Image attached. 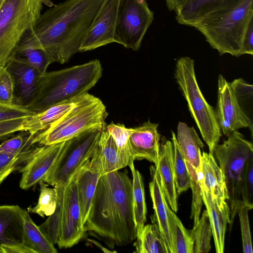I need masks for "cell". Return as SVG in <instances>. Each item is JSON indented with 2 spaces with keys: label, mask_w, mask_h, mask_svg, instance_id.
<instances>
[{
  "label": "cell",
  "mask_w": 253,
  "mask_h": 253,
  "mask_svg": "<svg viewBox=\"0 0 253 253\" xmlns=\"http://www.w3.org/2000/svg\"><path fill=\"white\" fill-rule=\"evenodd\" d=\"M104 0H66L41 14L19 44L44 50L53 62L67 63L79 50Z\"/></svg>",
  "instance_id": "6da1fadb"
},
{
  "label": "cell",
  "mask_w": 253,
  "mask_h": 253,
  "mask_svg": "<svg viewBox=\"0 0 253 253\" xmlns=\"http://www.w3.org/2000/svg\"><path fill=\"white\" fill-rule=\"evenodd\" d=\"M84 229L100 237L111 249L135 240L132 184L126 170L101 175Z\"/></svg>",
  "instance_id": "7a4b0ae2"
},
{
  "label": "cell",
  "mask_w": 253,
  "mask_h": 253,
  "mask_svg": "<svg viewBox=\"0 0 253 253\" xmlns=\"http://www.w3.org/2000/svg\"><path fill=\"white\" fill-rule=\"evenodd\" d=\"M98 59L65 69L46 72L27 108L38 113L48 108L88 93L101 78Z\"/></svg>",
  "instance_id": "3957f363"
},
{
  "label": "cell",
  "mask_w": 253,
  "mask_h": 253,
  "mask_svg": "<svg viewBox=\"0 0 253 253\" xmlns=\"http://www.w3.org/2000/svg\"><path fill=\"white\" fill-rule=\"evenodd\" d=\"M222 173L230 208V229L239 209L249 204L244 193V180L248 163L253 158V143L238 130L228 136L222 144H217L214 152Z\"/></svg>",
  "instance_id": "277c9868"
},
{
  "label": "cell",
  "mask_w": 253,
  "mask_h": 253,
  "mask_svg": "<svg viewBox=\"0 0 253 253\" xmlns=\"http://www.w3.org/2000/svg\"><path fill=\"white\" fill-rule=\"evenodd\" d=\"M253 20V0H242L233 8L206 18L195 28L220 55L244 54L245 33Z\"/></svg>",
  "instance_id": "5b68a950"
},
{
  "label": "cell",
  "mask_w": 253,
  "mask_h": 253,
  "mask_svg": "<svg viewBox=\"0 0 253 253\" xmlns=\"http://www.w3.org/2000/svg\"><path fill=\"white\" fill-rule=\"evenodd\" d=\"M107 115L106 106L99 98L84 94L47 128L36 133L33 143L48 145L66 141L90 129H103Z\"/></svg>",
  "instance_id": "8992f818"
},
{
  "label": "cell",
  "mask_w": 253,
  "mask_h": 253,
  "mask_svg": "<svg viewBox=\"0 0 253 253\" xmlns=\"http://www.w3.org/2000/svg\"><path fill=\"white\" fill-rule=\"evenodd\" d=\"M174 76L190 113L208 146L209 153L213 156L221 132L215 110L207 102L199 86L193 59L187 56L179 58L176 62Z\"/></svg>",
  "instance_id": "52a82bcc"
},
{
  "label": "cell",
  "mask_w": 253,
  "mask_h": 253,
  "mask_svg": "<svg viewBox=\"0 0 253 253\" xmlns=\"http://www.w3.org/2000/svg\"><path fill=\"white\" fill-rule=\"evenodd\" d=\"M44 0H3L0 6V67L14 54L22 38L41 15Z\"/></svg>",
  "instance_id": "ba28073f"
},
{
  "label": "cell",
  "mask_w": 253,
  "mask_h": 253,
  "mask_svg": "<svg viewBox=\"0 0 253 253\" xmlns=\"http://www.w3.org/2000/svg\"><path fill=\"white\" fill-rule=\"evenodd\" d=\"M102 130L90 129L66 141L43 181L54 187L66 186L82 165L92 157Z\"/></svg>",
  "instance_id": "9c48e42d"
},
{
  "label": "cell",
  "mask_w": 253,
  "mask_h": 253,
  "mask_svg": "<svg viewBox=\"0 0 253 253\" xmlns=\"http://www.w3.org/2000/svg\"><path fill=\"white\" fill-rule=\"evenodd\" d=\"M154 18L146 0H119L114 42L137 51Z\"/></svg>",
  "instance_id": "30bf717a"
},
{
  "label": "cell",
  "mask_w": 253,
  "mask_h": 253,
  "mask_svg": "<svg viewBox=\"0 0 253 253\" xmlns=\"http://www.w3.org/2000/svg\"><path fill=\"white\" fill-rule=\"evenodd\" d=\"M221 132L228 136L240 128L249 127L252 134L253 121L238 102L231 83L222 75L218 79L217 102L215 110Z\"/></svg>",
  "instance_id": "8fae6325"
},
{
  "label": "cell",
  "mask_w": 253,
  "mask_h": 253,
  "mask_svg": "<svg viewBox=\"0 0 253 253\" xmlns=\"http://www.w3.org/2000/svg\"><path fill=\"white\" fill-rule=\"evenodd\" d=\"M85 233L74 175L63 193L61 225L57 245L59 248H71L78 243Z\"/></svg>",
  "instance_id": "7c38bea8"
},
{
  "label": "cell",
  "mask_w": 253,
  "mask_h": 253,
  "mask_svg": "<svg viewBox=\"0 0 253 253\" xmlns=\"http://www.w3.org/2000/svg\"><path fill=\"white\" fill-rule=\"evenodd\" d=\"M65 141L35 147L29 160L20 169L22 177L20 187L26 190L41 181L55 164Z\"/></svg>",
  "instance_id": "4fadbf2b"
},
{
  "label": "cell",
  "mask_w": 253,
  "mask_h": 253,
  "mask_svg": "<svg viewBox=\"0 0 253 253\" xmlns=\"http://www.w3.org/2000/svg\"><path fill=\"white\" fill-rule=\"evenodd\" d=\"M119 0H104L79 51L94 49L114 42V34Z\"/></svg>",
  "instance_id": "5bb4252c"
},
{
  "label": "cell",
  "mask_w": 253,
  "mask_h": 253,
  "mask_svg": "<svg viewBox=\"0 0 253 253\" xmlns=\"http://www.w3.org/2000/svg\"><path fill=\"white\" fill-rule=\"evenodd\" d=\"M102 174L99 154L96 149L74 175L82 222L84 225L91 206L96 188Z\"/></svg>",
  "instance_id": "9a60e30c"
},
{
  "label": "cell",
  "mask_w": 253,
  "mask_h": 253,
  "mask_svg": "<svg viewBox=\"0 0 253 253\" xmlns=\"http://www.w3.org/2000/svg\"><path fill=\"white\" fill-rule=\"evenodd\" d=\"M242 0H187L175 11L177 22L195 28L207 17L230 10Z\"/></svg>",
  "instance_id": "2e32d148"
},
{
  "label": "cell",
  "mask_w": 253,
  "mask_h": 253,
  "mask_svg": "<svg viewBox=\"0 0 253 253\" xmlns=\"http://www.w3.org/2000/svg\"><path fill=\"white\" fill-rule=\"evenodd\" d=\"M5 67L13 81V103L27 107L36 93L42 75L35 68L14 59L9 60Z\"/></svg>",
  "instance_id": "e0dca14e"
},
{
  "label": "cell",
  "mask_w": 253,
  "mask_h": 253,
  "mask_svg": "<svg viewBox=\"0 0 253 253\" xmlns=\"http://www.w3.org/2000/svg\"><path fill=\"white\" fill-rule=\"evenodd\" d=\"M158 124L149 121L141 126L131 128L128 142L132 159H145L154 163L158 161L160 135L158 131Z\"/></svg>",
  "instance_id": "ac0fdd59"
},
{
  "label": "cell",
  "mask_w": 253,
  "mask_h": 253,
  "mask_svg": "<svg viewBox=\"0 0 253 253\" xmlns=\"http://www.w3.org/2000/svg\"><path fill=\"white\" fill-rule=\"evenodd\" d=\"M201 160V172H199L201 186L210 193L219 208H222L227 204L228 196L221 169L210 153L203 152Z\"/></svg>",
  "instance_id": "d6986e66"
},
{
  "label": "cell",
  "mask_w": 253,
  "mask_h": 253,
  "mask_svg": "<svg viewBox=\"0 0 253 253\" xmlns=\"http://www.w3.org/2000/svg\"><path fill=\"white\" fill-rule=\"evenodd\" d=\"M155 167L159 175L166 201L170 209L176 212L178 210L177 193L173 167L172 144L165 137L160 143L158 161Z\"/></svg>",
  "instance_id": "ffe728a7"
},
{
  "label": "cell",
  "mask_w": 253,
  "mask_h": 253,
  "mask_svg": "<svg viewBox=\"0 0 253 253\" xmlns=\"http://www.w3.org/2000/svg\"><path fill=\"white\" fill-rule=\"evenodd\" d=\"M150 171L151 180L149 183V190L154 211V213L151 216V220L155 222L158 226L165 240L169 253H172L169 231L168 210L169 206L166 201L160 178L155 167L151 166Z\"/></svg>",
  "instance_id": "44dd1931"
},
{
  "label": "cell",
  "mask_w": 253,
  "mask_h": 253,
  "mask_svg": "<svg viewBox=\"0 0 253 253\" xmlns=\"http://www.w3.org/2000/svg\"><path fill=\"white\" fill-rule=\"evenodd\" d=\"M23 210L18 206H0V247L25 244Z\"/></svg>",
  "instance_id": "7402d4cb"
},
{
  "label": "cell",
  "mask_w": 253,
  "mask_h": 253,
  "mask_svg": "<svg viewBox=\"0 0 253 253\" xmlns=\"http://www.w3.org/2000/svg\"><path fill=\"white\" fill-rule=\"evenodd\" d=\"M203 201L209 214L212 226L215 251L223 253L227 225L230 223V208L226 204L222 208H219L215 199L209 192L202 188Z\"/></svg>",
  "instance_id": "603a6c76"
},
{
  "label": "cell",
  "mask_w": 253,
  "mask_h": 253,
  "mask_svg": "<svg viewBox=\"0 0 253 253\" xmlns=\"http://www.w3.org/2000/svg\"><path fill=\"white\" fill-rule=\"evenodd\" d=\"M180 151L185 161L191 165L196 172L201 171V149L204 144L193 127L179 122L176 136Z\"/></svg>",
  "instance_id": "cb8c5ba5"
},
{
  "label": "cell",
  "mask_w": 253,
  "mask_h": 253,
  "mask_svg": "<svg viewBox=\"0 0 253 253\" xmlns=\"http://www.w3.org/2000/svg\"><path fill=\"white\" fill-rule=\"evenodd\" d=\"M80 96L52 106L42 112L27 118L24 123V131L35 135L45 129L71 108Z\"/></svg>",
  "instance_id": "d4e9b609"
},
{
  "label": "cell",
  "mask_w": 253,
  "mask_h": 253,
  "mask_svg": "<svg viewBox=\"0 0 253 253\" xmlns=\"http://www.w3.org/2000/svg\"><path fill=\"white\" fill-rule=\"evenodd\" d=\"M96 149L100 156L102 174L127 166L121 157L113 139L105 127L101 131Z\"/></svg>",
  "instance_id": "484cf974"
},
{
  "label": "cell",
  "mask_w": 253,
  "mask_h": 253,
  "mask_svg": "<svg viewBox=\"0 0 253 253\" xmlns=\"http://www.w3.org/2000/svg\"><path fill=\"white\" fill-rule=\"evenodd\" d=\"M147 224L136 233L134 243L138 253H169L165 240L157 224Z\"/></svg>",
  "instance_id": "4316f807"
},
{
  "label": "cell",
  "mask_w": 253,
  "mask_h": 253,
  "mask_svg": "<svg viewBox=\"0 0 253 253\" xmlns=\"http://www.w3.org/2000/svg\"><path fill=\"white\" fill-rule=\"evenodd\" d=\"M24 244L36 253H57L53 244L31 218L27 211L22 212Z\"/></svg>",
  "instance_id": "83f0119b"
},
{
  "label": "cell",
  "mask_w": 253,
  "mask_h": 253,
  "mask_svg": "<svg viewBox=\"0 0 253 253\" xmlns=\"http://www.w3.org/2000/svg\"><path fill=\"white\" fill-rule=\"evenodd\" d=\"M168 211L169 231L172 253H193V242L189 230L184 227L169 207Z\"/></svg>",
  "instance_id": "f1b7e54d"
},
{
  "label": "cell",
  "mask_w": 253,
  "mask_h": 253,
  "mask_svg": "<svg viewBox=\"0 0 253 253\" xmlns=\"http://www.w3.org/2000/svg\"><path fill=\"white\" fill-rule=\"evenodd\" d=\"M129 167L132 175L133 210L137 233L144 226L146 221L147 208L142 176L139 171L135 169L133 163Z\"/></svg>",
  "instance_id": "f546056e"
},
{
  "label": "cell",
  "mask_w": 253,
  "mask_h": 253,
  "mask_svg": "<svg viewBox=\"0 0 253 253\" xmlns=\"http://www.w3.org/2000/svg\"><path fill=\"white\" fill-rule=\"evenodd\" d=\"M11 59L27 64L43 75L53 61L43 50L19 44Z\"/></svg>",
  "instance_id": "4dcf8cb0"
},
{
  "label": "cell",
  "mask_w": 253,
  "mask_h": 253,
  "mask_svg": "<svg viewBox=\"0 0 253 253\" xmlns=\"http://www.w3.org/2000/svg\"><path fill=\"white\" fill-rule=\"evenodd\" d=\"M193 242V253H208L211 249L213 235L210 217L207 210L203 211L198 222L189 230Z\"/></svg>",
  "instance_id": "1f68e13d"
},
{
  "label": "cell",
  "mask_w": 253,
  "mask_h": 253,
  "mask_svg": "<svg viewBox=\"0 0 253 253\" xmlns=\"http://www.w3.org/2000/svg\"><path fill=\"white\" fill-rule=\"evenodd\" d=\"M173 149V167L177 193L180 194L190 187L191 178L186 161L180 151L175 134L171 132Z\"/></svg>",
  "instance_id": "d6a6232c"
},
{
  "label": "cell",
  "mask_w": 253,
  "mask_h": 253,
  "mask_svg": "<svg viewBox=\"0 0 253 253\" xmlns=\"http://www.w3.org/2000/svg\"><path fill=\"white\" fill-rule=\"evenodd\" d=\"M105 128L113 139L120 155L127 166L133 163L129 146L128 138L131 128L126 127L123 124H114L113 122L106 125Z\"/></svg>",
  "instance_id": "836d02e7"
},
{
  "label": "cell",
  "mask_w": 253,
  "mask_h": 253,
  "mask_svg": "<svg viewBox=\"0 0 253 253\" xmlns=\"http://www.w3.org/2000/svg\"><path fill=\"white\" fill-rule=\"evenodd\" d=\"M40 194L37 205L28 209L30 212L36 213L42 217L49 216L54 211L57 203L56 188H51L44 181L40 182Z\"/></svg>",
  "instance_id": "e575fe53"
},
{
  "label": "cell",
  "mask_w": 253,
  "mask_h": 253,
  "mask_svg": "<svg viewBox=\"0 0 253 253\" xmlns=\"http://www.w3.org/2000/svg\"><path fill=\"white\" fill-rule=\"evenodd\" d=\"M35 147L17 155L0 153V184L13 171L20 169L32 155Z\"/></svg>",
  "instance_id": "d590c367"
},
{
  "label": "cell",
  "mask_w": 253,
  "mask_h": 253,
  "mask_svg": "<svg viewBox=\"0 0 253 253\" xmlns=\"http://www.w3.org/2000/svg\"><path fill=\"white\" fill-rule=\"evenodd\" d=\"M25 131L2 143L0 145V153L17 155L32 148L34 146L33 141L35 135Z\"/></svg>",
  "instance_id": "8d00e7d4"
},
{
  "label": "cell",
  "mask_w": 253,
  "mask_h": 253,
  "mask_svg": "<svg viewBox=\"0 0 253 253\" xmlns=\"http://www.w3.org/2000/svg\"><path fill=\"white\" fill-rule=\"evenodd\" d=\"M186 164L191 178L190 188L192 192V200L190 218L193 219L194 226L200 219L201 209L203 203L202 191L199 181V172L186 161Z\"/></svg>",
  "instance_id": "74e56055"
},
{
  "label": "cell",
  "mask_w": 253,
  "mask_h": 253,
  "mask_svg": "<svg viewBox=\"0 0 253 253\" xmlns=\"http://www.w3.org/2000/svg\"><path fill=\"white\" fill-rule=\"evenodd\" d=\"M253 206L245 205L241 207L238 211L242 238L243 252L244 253H253L251 235L249 219L248 212L252 210Z\"/></svg>",
  "instance_id": "f35d334b"
},
{
  "label": "cell",
  "mask_w": 253,
  "mask_h": 253,
  "mask_svg": "<svg viewBox=\"0 0 253 253\" xmlns=\"http://www.w3.org/2000/svg\"><path fill=\"white\" fill-rule=\"evenodd\" d=\"M14 84L12 78L5 66L0 67V102L12 104Z\"/></svg>",
  "instance_id": "ab89813d"
},
{
  "label": "cell",
  "mask_w": 253,
  "mask_h": 253,
  "mask_svg": "<svg viewBox=\"0 0 253 253\" xmlns=\"http://www.w3.org/2000/svg\"><path fill=\"white\" fill-rule=\"evenodd\" d=\"M36 113L26 107L0 102V122L31 117Z\"/></svg>",
  "instance_id": "60d3db41"
},
{
  "label": "cell",
  "mask_w": 253,
  "mask_h": 253,
  "mask_svg": "<svg viewBox=\"0 0 253 253\" xmlns=\"http://www.w3.org/2000/svg\"><path fill=\"white\" fill-rule=\"evenodd\" d=\"M27 118L0 122V140L11 136L15 132L24 131V123Z\"/></svg>",
  "instance_id": "b9f144b4"
},
{
  "label": "cell",
  "mask_w": 253,
  "mask_h": 253,
  "mask_svg": "<svg viewBox=\"0 0 253 253\" xmlns=\"http://www.w3.org/2000/svg\"><path fill=\"white\" fill-rule=\"evenodd\" d=\"M244 184L246 200L249 204L253 205V158L251 159L248 163Z\"/></svg>",
  "instance_id": "7bdbcfd3"
},
{
  "label": "cell",
  "mask_w": 253,
  "mask_h": 253,
  "mask_svg": "<svg viewBox=\"0 0 253 253\" xmlns=\"http://www.w3.org/2000/svg\"><path fill=\"white\" fill-rule=\"evenodd\" d=\"M244 54H253V20L248 26L245 33L243 44Z\"/></svg>",
  "instance_id": "ee69618b"
},
{
  "label": "cell",
  "mask_w": 253,
  "mask_h": 253,
  "mask_svg": "<svg viewBox=\"0 0 253 253\" xmlns=\"http://www.w3.org/2000/svg\"><path fill=\"white\" fill-rule=\"evenodd\" d=\"M2 248L4 253H36L33 249L25 244L2 246Z\"/></svg>",
  "instance_id": "f6af8a7d"
},
{
  "label": "cell",
  "mask_w": 253,
  "mask_h": 253,
  "mask_svg": "<svg viewBox=\"0 0 253 253\" xmlns=\"http://www.w3.org/2000/svg\"><path fill=\"white\" fill-rule=\"evenodd\" d=\"M187 0H165L166 5L169 11L174 12Z\"/></svg>",
  "instance_id": "bcb514c9"
},
{
  "label": "cell",
  "mask_w": 253,
  "mask_h": 253,
  "mask_svg": "<svg viewBox=\"0 0 253 253\" xmlns=\"http://www.w3.org/2000/svg\"><path fill=\"white\" fill-rule=\"evenodd\" d=\"M0 253H4V251L1 247H0Z\"/></svg>",
  "instance_id": "7dc6e473"
},
{
  "label": "cell",
  "mask_w": 253,
  "mask_h": 253,
  "mask_svg": "<svg viewBox=\"0 0 253 253\" xmlns=\"http://www.w3.org/2000/svg\"><path fill=\"white\" fill-rule=\"evenodd\" d=\"M3 0H0V6Z\"/></svg>",
  "instance_id": "c3c4849f"
}]
</instances>
